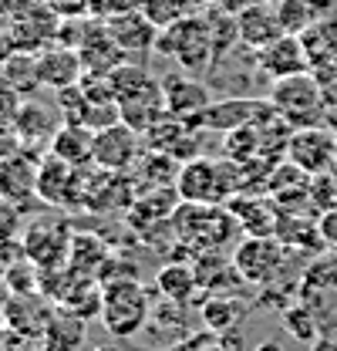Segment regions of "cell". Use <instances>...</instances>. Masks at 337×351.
Wrapping results in <instances>:
<instances>
[{"label": "cell", "mask_w": 337, "mask_h": 351, "mask_svg": "<svg viewBox=\"0 0 337 351\" xmlns=\"http://www.w3.org/2000/svg\"><path fill=\"white\" fill-rule=\"evenodd\" d=\"M112 85H115V105H118L122 122L138 135H145L168 115L166 98H162V82H155L142 64L122 61L112 71Z\"/></svg>", "instance_id": "obj_1"}, {"label": "cell", "mask_w": 337, "mask_h": 351, "mask_svg": "<svg viewBox=\"0 0 337 351\" xmlns=\"http://www.w3.org/2000/svg\"><path fill=\"white\" fill-rule=\"evenodd\" d=\"M168 226L175 243H182L189 254H216L229 240L236 219L219 203H179Z\"/></svg>", "instance_id": "obj_2"}, {"label": "cell", "mask_w": 337, "mask_h": 351, "mask_svg": "<svg viewBox=\"0 0 337 351\" xmlns=\"http://www.w3.org/2000/svg\"><path fill=\"white\" fill-rule=\"evenodd\" d=\"M152 317V304L145 298V287L135 277L108 280L101 284V321L115 338L138 335Z\"/></svg>", "instance_id": "obj_3"}, {"label": "cell", "mask_w": 337, "mask_h": 351, "mask_svg": "<svg viewBox=\"0 0 337 351\" xmlns=\"http://www.w3.org/2000/svg\"><path fill=\"white\" fill-rule=\"evenodd\" d=\"M175 193H179L182 203H223L226 196L233 199L240 193L233 159L216 162V159H206V156H196V159L182 162L179 176H175Z\"/></svg>", "instance_id": "obj_4"}, {"label": "cell", "mask_w": 337, "mask_h": 351, "mask_svg": "<svg viewBox=\"0 0 337 351\" xmlns=\"http://www.w3.org/2000/svg\"><path fill=\"white\" fill-rule=\"evenodd\" d=\"M266 101L290 129H310L324 115V95H321V85L310 71L273 82Z\"/></svg>", "instance_id": "obj_5"}, {"label": "cell", "mask_w": 337, "mask_h": 351, "mask_svg": "<svg viewBox=\"0 0 337 351\" xmlns=\"http://www.w3.org/2000/svg\"><path fill=\"white\" fill-rule=\"evenodd\" d=\"M159 51H166L168 58H175L186 71H203L216 54V44H212V27L203 17H182L179 24H172L166 31H159Z\"/></svg>", "instance_id": "obj_6"}, {"label": "cell", "mask_w": 337, "mask_h": 351, "mask_svg": "<svg viewBox=\"0 0 337 351\" xmlns=\"http://www.w3.org/2000/svg\"><path fill=\"white\" fill-rule=\"evenodd\" d=\"M287 261V247L277 237H243V243L233 254V267L247 284H270Z\"/></svg>", "instance_id": "obj_7"}, {"label": "cell", "mask_w": 337, "mask_h": 351, "mask_svg": "<svg viewBox=\"0 0 337 351\" xmlns=\"http://www.w3.org/2000/svg\"><path fill=\"white\" fill-rule=\"evenodd\" d=\"M21 250L31 263H38L41 270L54 267H68V250H71V233L61 219H34L24 237H21Z\"/></svg>", "instance_id": "obj_8"}, {"label": "cell", "mask_w": 337, "mask_h": 351, "mask_svg": "<svg viewBox=\"0 0 337 351\" xmlns=\"http://www.w3.org/2000/svg\"><path fill=\"white\" fill-rule=\"evenodd\" d=\"M138 132L128 129L125 122H115L108 129L95 132V159L91 166L105 169V173H132L138 166Z\"/></svg>", "instance_id": "obj_9"}, {"label": "cell", "mask_w": 337, "mask_h": 351, "mask_svg": "<svg viewBox=\"0 0 337 351\" xmlns=\"http://www.w3.org/2000/svg\"><path fill=\"white\" fill-rule=\"evenodd\" d=\"M334 156H337L334 135L324 132V129H317V125H310V129H294L290 142H287V159L310 176L327 173L331 162H334Z\"/></svg>", "instance_id": "obj_10"}, {"label": "cell", "mask_w": 337, "mask_h": 351, "mask_svg": "<svg viewBox=\"0 0 337 351\" xmlns=\"http://www.w3.org/2000/svg\"><path fill=\"white\" fill-rule=\"evenodd\" d=\"M199 125L196 122H186V119H175V115H166L159 125L145 132V142L152 152H166L175 162H189L199 156Z\"/></svg>", "instance_id": "obj_11"}, {"label": "cell", "mask_w": 337, "mask_h": 351, "mask_svg": "<svg viewBox=\"0 0 337 351\" xmlns=\"http://www.w3.org/2000/svg\"><path fill=\"white\" fill-rule=\"evenodd\" d=\"M256 68L263 78L280 82V78L310 71V58H307V47L297 34H284V38H277L273 44L256 51Z\"/></svg>", "instance_id": "obj_12"}, {"label": "cell", "mask_w": 337, "mask_h": 351, "mask_svg": "<svg viewBox=\"0 0 337 351\" xmlns=\"http://www.w3.org/2000/svg\"><path fill=\"white\" fill-rule=\"evenodd\" d=\"M229 213H233L236 226L247 237H277V226H280V217H284V210L270 196H256V193L233 196Z\"/></svg>", "instance_id": "obj_13"}, {"label": "cell", "mask_w": 337, "mask_h": 351, "mask_svg": "<svg viewBox=\"0 0 337 351\" xmlns=\"http://www.w3.org/2000/svg\"><path fill=\"white\" fill-rule=\"evenodd\" d=\"M162 98H166V112L175 119L196 122L206 108H210V88L189 75H166L162 78Z\"/></svg>", "instance_id": "obj_14"}, {"label": "cell", "mask_w": 337, "mask_h": 351, "mask_svg": "<svg viewBox=\"0 0 337 351\" xmlns=\"http://www.w3.org/2000/svg\"><path fill=\"white\" fill-rule=\"evenodd\" d=\"M105 27H108L112 41L118 44L125 54H145L149 47H155V41H159V27L142 14V7H132L125 14L112 17Z\"/></svg>", "instance_id": "obj_15"}, {"label": "cell", "mask_w": 337, "mask_h": 351, "mask_svg": "<svg viewBox=\"0 0 337 351\" xmlns=\"http://www.w3.org/2000/svg\"><path fill=\"white\" fill-rule=\"evenodd\" d=\"M236 31H240V41L253 47V51H260V47H266V44H273L277 38H284L287 31H284V24H280V17H277V7H270V3H247L243 10H240V17H236Z\"/></svg>", "instance_id": "obj_16"}, {"label": "cell", "mask_w": 337, "mask_h": 351, "mask_svg": "<svg viewBox=\"0 0 337 351\" xmlns=\"http://www.w3.org/2000/svg\"><path fill=\"white\" fill-rule=\"evenodd\" d=\"M266 108V101H256V98H226V101H210V108L196 119L199 129L210 132H236L243 125H250L253 119Z\"/></svg>", "instance_id": "obj_17"}, {"label": "cell", "mask_w": 337, "mask_h": 351, "mask_svg": "<svg viewBox=\"0 0 337 351\" xmlns=\"http://www.w3.org/2000/svg\"><path fill=\"white\" fill-rule=\"evenodd\" d=\"M82 75H84L82 54L64 47V44H54L44 54H38V78H41L44 88H54V91L71 88L82 82Z\"/></svg>", "instance_id": "obj_18"}, {"label": "cell", "mask_w": 337, "mask_h": 351, "mask_svg": "<svg viewBox=\"0 0 337 351\" xmlns=\"http://www.w3.org/2000/svg\"><path fill=\"white\" fill-rule=\"evenodd\" d=\"M47 152L54 156V159H61V162H68V166H91V159H95V132L84 129V125H68V122H61L54 135H51V142H47Z\"/></svg>", "instance_id": "obj_19"}, {"label": "cell", "mask_w": 337, "mask_h": 351, "mask_svg": "<svg viewBox=\"0 0 337 351\" xmlns=\"http://www.w3.org/2000/svg\"><path fill=\"white\" fill-rule=\"evenodd\" d=\"M0 196L24 210V199L38 196V169L24 159H0Z\"/></svg>", "instance_id": "obj_20"}, {"label": "cell", "mask_w": 337, "mask_h": 351, "mask_svg": "<svg viewBox=\"0 0 337 351\" xmlns=\"http://www.w3.org/2000/svg\"><path fill=\"white\" fill-rule=\"evenodd\" d=\"M108 247L98 240V237H88V233H78L71 237V250H68V267L82 277H98L101 267L108 261Z\"/></svg>", "instance_id": "obj_21"}, {"label": "cell", "mask_w": 337, "mask_h": 351, "mask_svg": "<svg viewBox=\"0 0 337 351\" xmlns=\"http://www.w3.org/2000/svg\"><path fill=\"white\" fill-rule=\"evenodd\" d=\"M155 287H159V294L166 301L186 304L196 294V287H203V284H199V277H196L192 267H186V263H166L159 270V277H155Z\"/></svg>", "instance_id": "obj_22"}, {"label": "cell", "mask_w": 337, "mask_h": 351, "mask_svg": "<svg viewBox=\"0 0 337 351\" xmlns=\"http://www.w3.org/2000/svg\"><path fill=\"white\" fill-rule=\"evenodd\" d=\"M54 108L61 112V122L68 125H84L88 129V119H91V101L88 95L82 91V85H71V88H61L58 98H54Z\"/></svg>", "instance_id": "obj_23"}, {"label": "cell", "mask_w": 337, "mask_h": 351, "mask_svg": "<svg viewBox=\"0 0 337 351\" xmlns=\"http://www.w3.org/2000/svg\"><path fill=\"white\" fill-rule=\"evenodd\" d=\"M138 7H142V14H145L159 31H166V27L179 24L182 17L192 14V10H189V0H142Z\"/></svg>", "instance_id": "obj_24"}, {"label": "cell", "mask_w": 337, "mask_h": 351, "mask_svg": "<svg viewBox=\"0 0 337 351\" xmlns=\"http://www.w3.org/2000/svg\"><path fill=\"white\" fill-rule=\"evenodd\" d=\"M75 324H78V317H71V314H68V321H51L47 331H44V351H78L84 328H78V331L68 338V331H71Z\"/></svg>", "instance_id": "obj_25"}, {"label": "cell", "mask_w": 337, "mask_h": 351, "mask_svg": "<svg viewBox=\"0 0 337 351\" xmlns=\"http://www.w3.org/2000/svg\"><path fill=\"white\" fill-rule=\"evenodd\" d=\"M236 317H240V307L233 304L229 298H206V304H203V321L210 324L212 331L236 328Z\"/></svg>", "instance_id": "obj_26"}, {"label": "cell", "mask_w": 337, "mask_h": 351, "mask_svg": "<svg viewBox=\"0 0 337 351\" xmlns=\"http://www.w3.org/2000/svg\"><path fill=\"white\" fill-rule=\"evenodd\" d=\"M284 321H287V331L294 335L297 341H317V324H314V311L310 304H297L290 307L287 314H284Z\"/></svg>", "instance_id": "obj_27"}, {"label": "cell", "mask_w": 337, "mask_h": 351, "mask_svg": "<svg viewBox=\"0 0 337 351\" xmlns=\"http://www.w3.org/2000/svg\"><path fill=\"white\" fill-rule=\"evenodd\" d=\"M132 7H138V3H135V0H88V17L108 24L112 17L125 14V10H132Z\"/></svg>", "instance_id": "obj_28"}, {"label": "cell", "mask_w": 337, "mask_h": 351, "mask_svg": "<svg viewBox=\"0 0 337 351\" xmlns=\"http://www.w3.org/2000/svg\"><path fill=\"white\" fill-rule=\"evenodd\" d=\"M21 226V210L0 196V240H14Z\"/></svg>", "instance_id": "obj_29"}, {"label": "cell", "mask_w": 337, "mask_h": 351, "mask_svg": "<svg viewBox=\"0 0 337 351\" xmlns=\"http://www.w3.org/2000/svg\"><path fill=\"white\" fill-rule=\"evenodd\" d=\"M317 226H321L324 250L337 257V206H334V210H327V213H321V217H317Z\"/></svg>", "instance_id": "obj_30"}, {"label": "cell", "mask_w": 337, "mask_h": 351, "mask_svg": "<svg viewBox=\"0 0 337 351\" xmlns=\"http://www.w3.org/2000/svg\"><path fill=\"white\" fill-rule=\"evenodd\" d=\"M44 7L58 17H82L88 14V0H44Z\"/></svg>", "instance_id": "obj_31"}, {"label": "cell", "mask_w": 337, "mask_h": 351, "mask_svg": "<svg viewBox=\"0 0 337 351\" xmlns=\"http://www.w3.org/2000/svg\"><path fill=\"white\" fill-rule=\"evenodd\" d=\"M24 257L21 240H0V277H7V270Z\"/></svg>", "instance_id": "obj_32"}, {"label": "cell", "mask_w": 337, "mask_h": 351, "mask_svg": "<svg viewBox=\"0 0 337 351\" xmlns=\"http://www.w3.org/2000/svg\"><path fill=\"white\" fill-rule=\"evenodd\" d=\"M310 351H337V338H317L310 341Z\"/></svg>", "instance_id": "obj_33"}, {"label": "cell", "mask_w": 337, "mask_h": 351, "mask_svg": "<svg viewBox=\"0 0 337 351\" xmlns=\"http://www.w3.org/2000/svg\"><path fill=\"white\" fill-rule=\"evenodd\" d=\"M3 298H10V291H7V284H3V277H0V304H3Z\"/></svg>", "instance_id": "obj_34"}, {"label": "cell", "mask_w": 337, "mask_h": 351, "mask_svg": "<svg viewBox=\"0 0 337 351\" xmlns=\"http://www.w3.org/2000/svg\"><path fill=\"white\" fill-rule=\"evenodd\" d=\"M256 351H280V348H277L273 341H266V345H260V348H256Z\"/></svg>", "instance_id": "obj_35"}, {"label": "cell", "mask_w": 337, "mask_h": 351, "mask_svg": "<svg viewBox=\"0 0 337 351\" xmlns=\"http://www.w3.org/2000/svg\"><path fill=\"white\" fill-rule=\"evenodd\" d=\"M135 3H142V0H135Z\"/></svg>", "instance_id": "obj_36"}]
</instances>
